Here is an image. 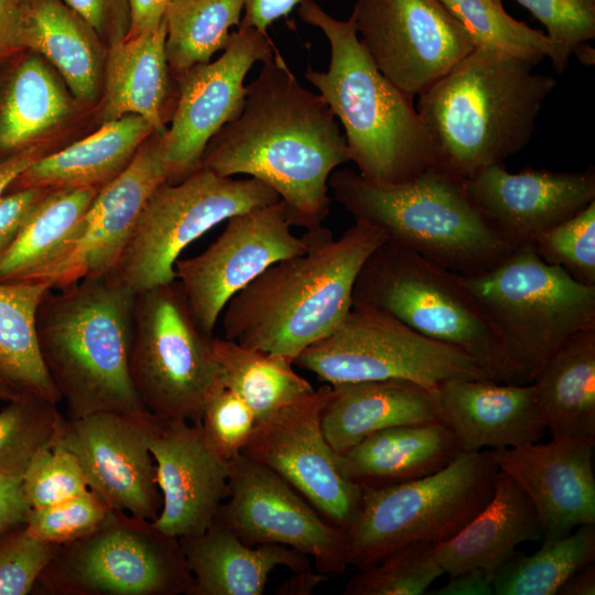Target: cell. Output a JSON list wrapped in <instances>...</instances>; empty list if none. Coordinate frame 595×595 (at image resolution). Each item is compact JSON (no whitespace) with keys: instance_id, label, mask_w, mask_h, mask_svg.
<instances>
[{"instance_id":"cell-1","label":"cell","mask_w":595,"mask_h":595,"mask_svg":"<svg viewBox=\"0 0 595 595\" xmlns=\"http://www.w3.org/2000/svg\"><path fill=\"white\" fill-rule=\"evenodd\" d=\"M349 161L345 136L320 94L304 88L278 48L246 86L237 118L208 142L201 166L220 176L247 174L270 186L292 226H323L328 178Z\"/></svg>"},{"instance_id":"cell-2","label":"cell","mask_w":595,"mask_h":595,"mask_svg":"<svg viewBox=\"0 0 595 595\" xmlns=\"http://www.w3.org/2000/svg\"><path fill=\"white\" fill-rule=\"evenodd\" d=\"M306 235L304 253L271 264L228 301L225 338L293 361L345 317L357 274L386 236L363 221L338 238L323 226Z\"/></svg>"},{"instance_id":"cell-3","label":"cell","mask_w":595,"mask_h":595,"mask_svg":"<svg viewBox=\"0 0 595 595\" xmlns=\"http://www.w3.org/2000/svg\"><path fill=\"white\" fill-rule=\"evenodd\" d=\"M534 66L474 47L419 95L416 110L439 166L466 180L529 143L540 109L558 84Z\"/></svg>"},{"instance_id":"cell-4","label":"cell","mask_w":595,"mask_h":595,"mask_svg":"<svg viewBox=\"0 0 595 595\" xmlns=\"http://www.w3.org/2000/svg\"><path fill=\"white\" fill-rule=\"evenodd\" d=\"M136 292L113 273L50 289L36 312L40 354L67 418L149 411L131 381Z\"/></svg>"},{"instance_id":"cell-5","label":"cell","mask_w":595,"mask_h":595,"mask_svg":"<svg viewBox=\"0 0 595 595\" xmlns=\"http://www.w3.org/2000/svg\"><path fill=\"white\" fill-rule=\"evenodd\" d=\"M303 22L327 37V71L307 68V79L345 131L349 161L368 182L391 186L408 182L436 164L429 134L413 97L404 94L375 66L358 39L353 14L329 15L313 0H300Z\"/></svg>"},{"instance_id":"cell-6","label":"cell","mask_w":595,"mask_h":595,"mask_svg":"<svg viewBox=\"0 0 595 595\" xmlns=\"http://www.w3.org/2000/svg\"><path fill=\"white\" fill-rule=\"evenodd\" d=\"M328 187L355 221L458 275L485 273L515 249L470 197L464 180L437 164L391 186L344 169L331 174Z\"/></svg>"},{"instance_id":"cell-7","label":"cell","mask_w":595,"mask_h":595,"mask_svg":"<svg viewBox=\"0 0 595 595\" xmlns=\"http://www.w3.org/2000/svg\"><path fill=\"white\" fill-rule=\"evenodd\" d=\"M458 279L495 333L515 383H531L573 335L595 328V285L547 263L532 244L515 247L485 273Z\"/></svg>"},{"instance_id":"cell-8","label":"cell","mask_w":595,"mask_h":595,"mask_svg":"<svg viewBox=\"0 0 595 595\" xmlns=\"http://www.w3.org/2000/svg\"><path fill=\"white\" fill-rule=\"evenodd\" d=\"M497 472L488 450L462 452L429 476L361 488L345 531L348 565L361 569L402 548L451 539L490 500Z\"/></svg>"},{"instance_id":"cell-9","label":"cell","mask_w":595,"mask_h":595,"mask_svg":"<svg viewBox=\"0 0 595 595\" xmlns=\"http://www.w3.org/2000/svg\"><path fill=\"white\" fill-rule=\"evenodd\" d=\"M351 298L353 305L386 312L465 351L493 380L515 383L495 333L458 275L416 252L386 239L361 266Z\"/></svg>"},{"instance_id":"cell-10","label":"cell","mask_w":595,"mask_h":595,"mask_svg":"<svg viewBox=\"0 0 595 595\" xmlns=\"http://www.w3.org/2000/svg\"><path fill=\"white\" fill-rule=\"evenodd\" d=\"M193 582L178 538L116 509L60 544L37 580L53 595H191Z\"/></svg>"},{"instance_id":"cell-11","label":"cell","mask_w":595,"mask_h":595,"mask_svg":"<svg viewBox=\"0 0 595 595\" xmlns=\"http://www.w3.org/2000/svg\"><path fill=\"white\" fill-rule=\"evenodd\" d=\"M213 339L196 324L176 279L136 293L129 371L150 413L201 421L219 377Z\"/></svg>"},{"instance_id":"cell-12","label":"cell","mask_w":595,"mask_h":595,"mask_svg":"<svg viewBox=\"0 0 595 595\" xmlns=\"http://www.w3.org/2000/svg\"><path fill=\"white\" fill-rule=\"evenodd\" d=\"M278 201L255 177L220 176L202 166L180 182L166 181L145 202L111 273L136 293L167 284L191 242L236 214Z\"/></svg>"},{"instance_id":"cell-13","label":"cell","mask_w":595,"mask_h":595,"mask_svg":"<svg viewBox=\"0 0 595 595\" xmlns=\"http://www.w3.org/2000/svg\"><path fill=\"white\" fill-rule=\"evenodd\" d=\"M293 364L332 386L401 379L436 388L453 378L491 379L465 351L364 305H351L338 325L302 350Z\"/></svg>"},{"instance_id":"cell-14","label":"cell","mask_w":595,"mask_h":595,"mask_svg":"<svg viewBox=\"0 0 595 595\" xmlns=\"http://www.w3.org/2000/svg\"><path fill=\"white\" fill-rule=\"evenodd\" d=\"M358 39L378 71L419 96L475 47L441 0H356Z\"/></svg>"},{"instance_id":"cell-15","label":"cell","mask_w":595,"mask_h":595,"mask_svg":"<svg viewBox=\"0 0 595 595\" xmlns=\"http://www.w3.org/2000/svg\"><path fill=\"white\" fill-rule=\"evenodd\" d=\"M215 519L246 544L300 551L329 577L348 566L345 531L324 519L281 476L242 453L228 462V496Z\"/></svg>"},{"instance_id":"cell-16","label":"cell","mask_w":595,"mask_h":595,"mask_svg":"<svg viewBox=\"0 0 595 595\" xmlns=\"http://www.w3.org/2000/svg\"><path fill=\"white\" fill-rule=\"evenodd\" d=\"M284 203L257 206L227 219L226 228L202 253L174 264L188 309L213 335L228 301L271 264L304 253L306 232L292 231Z\"/></svg>"},{"instance_id":"cell-17","label":"cell","mask_w":595,"mask_h":595,"mask_svg":"<svg viewBox=\"0 0 595 595\" xmlns=\"http://www.w3.org/2000/svg\"><path fill=\"white\" fill-rule=\"evenodd\" d=\"M273 48L266 32L240 23L220 57L176 76L171 126L160 136L167 182H180L201 167L210 139L242 110L247 73Z\"/></svg>"},{"instance_id":"cell-18","label":"cell","mask_w":595,"mask_h":595,"mask_svg":"<svg viewBox=\"0 0 595 595\" xmlns=\"http://www.w3.org/2000/svg\"><path fill=\"white\" fill-rule=\"evenodd\" d=\"M331 385L257 421L241 453L273 470L328 522L346 531L361 488L347 480L325 439L321 413Z\"/></svg>"},{"instance_id":"cell-19","label":"cell","mask_w":595,"mask_h":595,"mask_svg":"<svg viewBox=\"0 0 595 595\" xmlns=\"http://www.w3.org/2000/svg\"><path fill=\"white\" fill-rule=\"evenodd\" d=\"M156 415L62 416L52 446L71 452L90 490L110 509L154 521L162 508L149 439Z\"/></svg>"},{"instance_id":"cell-20","label":"cell","mask_w":595,"mask_h":595,"mask_svg":"<svg viewBox=\"0 0 595 595\" xmlns=\"http://www.w3.org/2000/svg\"><path fill=\"white\" fill-rule=\"evenodd\" d=\"M166 181L160 136L154 134L119 175L98 190L61 250L32 281L62 289L111 273L145 202Z\"/></svg>"},{"instance_id":"cell-21","label":"cell","mask_w":595,"mask_h":595,"mask_svg":"<svg viewBox=\"0 0 595 595\" xmlns=\"http://www.w3.org/2000/svg\"><path fill=\"white\" fill-rule=\"evenodd\" d=\"M149 450L162 495L154 524L178 539L204 532L228 496V462L209 446L199 422L158 415Z\"/></svg>"},{"instance_id":"cell-22","label":"cell","mask_w":595,"mask_h":595,"mask_svg":"<svg viewBox=\"0 0 595 595\" xmlns=\"http://www.w3.org/2000/svg\"><path fill=\"white\" fill-rule=\"evenodd\" d=\"M466 191L513 248L533 244L545 230L595 201V170L556 172L489 165L464 180Z\"/></svg>"},{"instance_id":"cell-23","label":"cell","mask_w":595,"mask_h":595,"mask_svg":"<svg viewBox=\"0 0 595 595\" xmlns=\"http://www.w3.org/2000/svg\"><path fill=\"white\" fill-rule=\"evenodd\" d=\"M593 450L594 444L563 437L489 450L498 469L509 475L531 501L543 541L595 523Z\"/></svg>"},{"instance_id":"cell-24","label":"cell","mask_w":595,"mask_h":595,"mask_svg":"<svg viewBox=\"0 0 595 595\" xmlns=\"http://www.w3.org/2000/svg\"><path fill=\"white\" fill-rule=\"evenodd\" d=\"M441 421L462 452H479L538 442L545 422L532 383L453 378L435 388Z\"/></svg>"},{"instance_id":"cell-25","label":"cell","mask_w":595,"mask_h":595,"mask_svg":"<svg viewBox=\"0 0 595 595\" xmlns=\"http://www.w3.org/2000/svg\"><path fill=\"white\" fill-rule=\"evenodd\" d=\"M441 421L435 388L388 379L331 385L321 413L326 441L342 453L383 429Z\"/></svg>"},{"instance_id":"cell-26","label":"cell","mask_w":595,"mask_h":595,"mask_svg":"<svg viewBox=\"0 0 595 595\" xmlns=\"http://www.w3.org/2000/svg\"><path fill=\"white\" fill-rule=\"evenodd\" d=\"M462 453L442 421L392 426L336 453L342 475L360 488H380L429 476Z\"/></svg>"},{"instance_id":"cell-27","label":"cell","mask_w":595,"mask_h":595,"mask_svg":"<svg viewBox=\"0 0 595 595\" xmlns=\"http://www.w3.org/2000/svg\"><path fill=\"white\" fill-rule=\"evenodd\" d=\"M541 539L540 520L531 501L509 475L498 469L487 505L455 536L436 544L434 552L451 576L482 569L495 577L520 543Z\"/></svg>"},{"instance_id":"cell-28","label":"cell","mask_w":595,"mask_h":595,"mask_svg":"<svg viewBox=\"0 0 595 595\" xmlns=\"http://www.w3.org/2000/svg\"><path fill=\"white\" fill-rule=\"evenodd\" d=\"M180 542L194 580L191 595H262L275 567L293 573L311 567V559L292 548L246 544L218 519Z\"/></svg>"},{"instance_id":"cell-29","label":"cell","mask_w":595,"mask_h":595,"mask_svg":"<svg viewBox=\"0 0 595 595\" xmlns=\"http://www.w3.org/2000/svg\"><path fill=\"white\" fill-rule=\"evenodd\" d=\"M155 134L137 115L105 121L100 129L71 145L39 158L13 183L26 187H97L119 175L139 148Z\"/></svg>"},{"instance_id":"cell-30","label":"cell","mask_w":595,"mask_h":595,"mask_svg":"<svg viewBox=\"0 0 595 595\" xmlns=\"http://www.w3.org/2000/svg\"><path fill=\"white\" fill-rule=\"evenodd\" d=\"M165 39L164 20L155 29L109 46L105 121L137 115L151 125L156 136L165 133V106L170 88Z\"/></svg>"},{"instance_id":"cell-31","label":"cell","mask_w":595,"mask_h":595,"mask_svg":"<svg viewBox=\"0 0 595 595\" xmlns=\"http://www.w3.org/2000/svg\"><path fill=\"white\" fill-rule=\"evenodd\" d=\"M531 383L552 437L595 445V328L573 335Z\"/></svg>"},{"instance_id":"cell-32","label":"cell","mask_w":595,"mask_h":595,"mask_svg":"<svg viewBox=\"0 0 595 595\" xmlns=\"http://www.w3.org/2000/svg\"><path fill=\"white\" fill-rule=\"evenodd\" d=\"M22 46L46 57L77 98H96L101 41L64 0L22 2Z\"/></svg>"},{"instance_id":"cell-33","label":"cell","mask_w":595,"mask_h":595,"mask_svg":"<svg viewBox=\"0 0 595 595\" xmlns=\"http://www.w3.org/2000/svg\"><path fill=\"white\" fill-rule=\"evenodd\" d=\"M50 289L41 281L0 283V379L19 393L60 403L62 398L40 354L35 324Z\"/></svg>"},{"instance_id":"cell-34","label":"cell","mask_w":595,"mask_h":595,"mask_svg":"<svg viewBox=\"0 0 595 595\" xmlns=\"http://www.w3.org/2000/svg\"><path fill=\"white\" fill-rule=\"evenodd\" d=\"M99 188H48L0 258V283L32 281L57 255Z\"/></svg>"},{"instance_id":"cell-35","label":"cell","mask_w":595,"mask_h":595,"mask_svg":"<svg viewBox=\"0 0 595 595\" xmlns=\"http://www.w3.org/2000/svg\"><path fill=\"white\" fill-rule=\"evenodd\" d=\"M71 111L68 96L45 63L35 56L25 58L0 100V150L14 153L35 145Z\"/></svg>"},{"instance_id":"cell-36","label":"cell","mask_w":595,"mask_h":595,"mask_svg":"<svg viewBox=\"0 0 595 595\" xmlns=\"http://www.w3.org/2000/svg\"><path fill=\"white\" fill-rule=\"evenodd\" d=\"M213 349L220 378L248 404L257 421L315 390L286 357L225 337H214Z\"/></svg>"},{"instance_id":"cell-37","label":"cell","mask_w":595,"mask_h":595,"mask_svg":"<svg viewBox=\"0 0 595 595\" xmlns=\"http://www.w3.org/2000/svg\"><path fill=\"white\" fill-rule=\"evenodd\" d=\"M244 4L245 0H171L164 17L165 53L175 77L226 48Z\"/></svg>"},{"instance_id":"cell-38","label":"cell","mask_w":595,"mask_h":595,"mask_svg":"<svg viewBox=\"0 0 595 595\" xmlns=\"http://www.w3.org/2000/svg\"><path fill=\"white\" fill-rule=\"evenodd\" d=\"M595 523L577 527L575 532L543 541L531 555L515 552L497 571L495 595H554L578 569L594 563Z\"/></svg>"},{"instance_id":"cell-39","label":"cell","mask_w":595,"mask_h":595,"mask_svg":"<svg viewBox=\"0 0 595 595\" xmlns=\"http://www.w3.org/2000/svg\"><path fill=\"white\" fill-rule=\"evenodd\" d=\"M468 33L475 47L498 51L533 65L553 60L556 45L539 30L512 18L502 0H441Z\"/></svg>"},{"instance_id":"cell-40","label":"cell","mask_w":595,"mask_h":595,"mask_svg":"<svg viewBox=\"0 0 595 595\" xmlns=\"http://www.w3.org/2000/svg\"><path fill=\"white\" fill-rule=\"evenodd\" d=\"M0 410V472H24L32 457L52 446L63 414L56 402L20 393Z\"/></svg>"},{"instance_id":"cell-41","label":"cell","mask_w":595,"mask_h":595,"mask_svg":"<svg viewBox=\"0 0 595 595\" xmlns=\"http://www.w3.org/2000/svg\"><path fill=\"white\" fill-rule=\"evenodd\" d=\"M435 545L413 544L359 569L343 589L344 595H421L442 574Z\"/></svg>"},{"instance_id":"cell-42","label":"cell","mask_w":595,"mask_h":595,"mask_svg":"<svg viewBox=\"0 0 595 595\" xmlns=\"http://www.w3.org/2000/svg\"><path fill=\"white\" fill-rule=\"evenodd\" d=\"M547 262L576 281L595 285V201L542 232L532 244Z\"/></svg>"},{"instance_id":"cell-43","label":"cell","mask_w":595,"mask_h":595,"mask_svg":"<svg viewBox=\"0 0 595 595\" xmlns=\"http://www.w3.org/2000/svg\"><path fill=\"white\" fill-rule=\"evenodd\" d=\"M531 12L556 45L552 68L561 74L571 56L595 39V0H516Z\"/></svg>"},{"instance_id":"cell-44","label":"cell","mask_w":595,"mask_h":595,"mask_svg":"<svg viewBox=\"0 0 595 595\" xmlns=\"http://www.w3.org/2000/svg\"><path fill=\"white\" fill-rule=\"evenodd\" d=\"M88 489L76 457L54 446L37 452L22 476V491L30 509L69 500Z\"/></svg>"},{"instance_id":"cell-45","label":"cell","mask_w":595,"mask_h":595,"mask_svg":"<svg viewBox=\"0 0 595 595\" xmlns=\"http://www.w3.org/2000/svg\"><path fill=\"white\" fill-rule=\"evenodd\" d=\"M199 423L209 446L229 462L241 453L257 419L248 404L219 376L207 393Z\"/></svg>"},{"instance_id":"cell-46","label":"cell","mask_w":595,"mask_h":595,"mask_svg":"<svg viewBox=\"0 0 595 595\" xmlns=\"http://www.w3.org/2000/svg\"><path fill=\"white\" fill-rule=\"evenodd\" d=\"M109 509L96 493L88 489L69 500L30 509L25 523L36 539L60 545L90 533Z\"/></svg>"},{"instance_id":"cell-47","label":"cell","mask_w":595,"mask_h":595,"mask_svg":"<svg viewBox=\"0 0 595 595\" xmlns=\"http://www.w3.org/2000/svg\"><path fill=\"white\" fill-rule=\"evenodd\" d=\"M58 544L33 537L26 523L0 534V595H25L54 556Z\"/></svg>"},{"instance_id":"cell-48","label":"cell","mask_w":595,"mask_h":595,"mask_svg":"<svg viewBox=\"0 0 595 595\" xmlns=\"http://www.w3.org/2000/svg\"><path fill=\"white\" fill-rule=\"evenodd\" d=\"M64 1L91 26L100 41L109 46L128 35L130 28L129 0Z\"/></svg>"},{"instance_id":"cell-49","label":"cell","mask_w":595,"mask_h":595,"mask_svg":"<svg viewBox=\"0 0 595 595\" xmlns=\"http://www.w3.org/2000/svg\"><path fill=\"white\" fill-rule=\"evenodd\" d=\"M47 190L43 187L18 190L0 202V258L14 240L33 206Z\"/></svg>"},{"instance_id":"cell-50","label":"cell","mask_w":595,"mask_h":595,"mask_svg":"<svg viewBox=\"0 0 595 595\" xmlns=\"http://www.w3.org/2000/svg\"><path fill=\"white\" fill-rule=\"evenodd\" d=\"M24 472H0V534L25 523L30 508L22 491Z\"/></svg>"},{"instance_id":"cell-51","label":"cell","mask_w":595,"mask_h":595,"mask_svg":"<svg viewBox=\"0 0 595 595\" xmlns=\"http://www.w3.org/2000/svg\"><path fill=\"white\" fill-rule=\"evenodd\" d=\"M22 46V2L0 0V61Z\"/></svg>"},{"instance_id":"cell-52","label":"cell","mask_w":595,"mask_h":595,"mask_svg":"<svg viewBox=\"0 0 595 595\" xmlns=\"http://www.w3.org/2000/svg\"><path fill=\"white\" fill-rule=\"evenodd\" d=\"M300 0H245L241 24L266 32L275 20L288 15Z\"/></svg>"},{"instance_id":"cell-53","label":"cell","mask_w":595,"mask_h":595,"mask_svg":"<svg viewBox=\"0 0 595 595\" xmlns=\"http://www.w3.org/2000/svg\"><path fill=\"white\" fill-rule=\"evenodd\" d=\"M494 577L482 569H472L452 575L444 585L435 588L433 595H493Z\"/></svg>"},{"instance_id":"cell-54","label":"cell","mask_w":595,"mask_h":595,"mask_svg":"<svg viewBox=\"0 0 595 595\" xmlns=\"http://www.w3.org/2000/svg\"><path fill=\"white\" fill-rule=\"evenodd\" d=\"M170 2L171 0H129L130 28L126 37L158 28L164 21Z\"/></svg>"},{"instance_id":"cell-55","label":"cell","mask_w":595,"mask_h":595,"mask_svg":"<svg viewBox=\"0 0 595 595\" xmlns=\"http://www.w3.org/2000/svg\"><path fill=\"white\" fill-rule=\"evenodd\" d=\"M42 155H44L43 148L32 145L12 153L0 162V202L4 197V192Z\"/></svg>"},{"instance_id":"cell-56","label":"cell","mask_w":595,"mask_h":595,"mask_svg":"<svg viewBox=\"0 0 595 595\" xmlns=\"http://www.w3.org/2000/svg\"><path fill=\"white\" fill-rule=\"evenodd\" d=\"M329 576L311 567L293 573V576L286 580L278 589L280 595H310L314 589L328 580Z\"/></svg>"},{"instance_id":"cell-57","label":"cell","mask_w":595,"mask_h":595,"mask_svg":"<svg viewBox=\"0 0 595 595\" xmlns=\"http://www.w3.org/2000/svg\"><path fill=\"white\" fill-rule=\"evenodd\" d=\"M560 595H594L595 566L589 563L574 572L559 588Z\"/></svg>"},{"instance_id":"cell-58","label":"cell","mask_w":595,"mask_h":595,"mask_svg":"<svg viewBox=\"0 0 595 595\" xmlns=\"http://www.w3.org/2000/svg\"><path fill=\"white\" fill-rule=\"evenodd\" d=\"M20 394L10 385L0 379V401H9Z\"/></svg>"}]
</instances>
